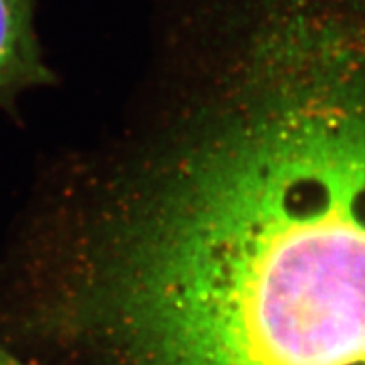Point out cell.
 <instances>
[{"mask_svg":"<svg viewBox=\"0 0 365 365\" xmlns=\"http://www.w3.org/2000/svg\"><path fill=\"white\" fill-rule=\"evenodd\" d=\"M53 80L34 31V0H0V108Z\"/></svg>","mask_w":365,"mask_h":365,"instance_id":"7a4b0ae2","label":"cell"},{"mask_svg":"<svg viewBox=\"0 0 365 365\" xmlns=\"http://www.w3.org/2000/svg\"><path fill=\"white\" fill-rule=\"evenodd\" d=\"M312 27L34 232L17 330L85 365H365V43Z\"/></svg>","mask_w":365,"mask_h":365,"instance_id":"6da1fadb","label":"cell"},{"mask_svg":"<svg viewBox=\"0 0 365 365\" xmlns=\"http://www.w3.org/2000/svg\"><path fill=\"white\" fill-rule=\"evenodd\" d=\"M0 365H36V364L19 357V355L11 352V350L6 349L4 345H0Z\"/></svg>","mask_w":365,"mask_h":365,"instance_id":"3957f363","label":"cell"}]
</instances>
